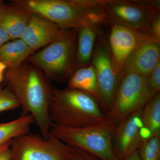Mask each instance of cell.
Here are the masks:
<instances>
[{
	"instance_id": "1",
	"label": "cell",
	"mask_w": 160,
	"mask_h": 160,
	"mask_svg": "<svg viewBox=\"0 0 160 160\" xmlns=\"http://www.w3.org/2000/svg\"><path fill=\"white\" fill-rule=\"evenodd\" d=\"M3 82L20 102L22 114L33 117L41 135L47 140L52 124L49 115L52 87L42 70L25 61L16 68L4 73Z\"/></svg>"
},
{
	"instance_id": "2",
	"label": "cell",
	"mask_w": 160,
	"mask_h": 160,
	"mask_svg": "<svg viewBox=\"0 0 160 160\" xmlns=\"http://www.w3.org/2000/svg\"><path fill=\"white\" fill-rule=\"evenodd\" d=\"M12 3L64 29L89 26L102 29L109 19L99 0H13Z\"/></svg>"
},
{
	"instance_id": "3",
	"label": "cell",
	"mask_w": 160,
	"mask_h": 160,
	"mask_svg": "<svg viewBox=\"0 0 160 160\" xmlns=\"http://www.w3.org/2000/svg\"><path fill=\"white\" fill-rule=\"evenodd\" d=\"M49 115L51 123L71 127L96 126L108 121L97 100L87 92L52 87Z\"/></svg>"
},
{
	"instance_id": "4",
	"label": "cell",
	"mask_w": 160,
	"mask_h": 160,
	"mask_svg": "<svg viewBox=\"0 0 160 160\" xmlns=\"http://www.w3.org/2000/svg\"><path fill=\"white\" fill-rule=\"evenodd\" d=\"M77 32L69 29L66 34L32 54L26 61L36 66L48 78L62 83L76 70Z\"/></svg>"
},
{
	"instance_id": "5",
	"label": "cell",
	"mask_w": 160,
	"mask_h": 160,
	"mask_svg": "<svg viewBox=\"0 0 160 160\" xmlns=\"http://www.w3.org/2000/svg\"><path fill=\"white\" fill-rule=\"evenodd\" d=\"M116 127L108 121L96 126L71 128L52 123L50 133L56 138L102 160H118L112 139Z\"/></svg>"
},
{
	"instance_id": "6",
	"label": "cell",
	"mask_w": 160,
	"mask_h": 160,
	"mask_svg": "<svg viewBox=\"0 0 160 160\" xmlns=\"http://www.w3.org/2000/svg\"><path fill=\"white\" fill-rule=\"evenodd\" d=\"M155 95L152 91L147 77L132 73L125 75L106 115L108 121L118 126L132 114L144 109Z\"/></svg>"
},
{
	"instance_id": "7",
	"label": "cell",
	"mask_w": 160,
	"mask_h": 160,
	"mask_svg": "<svg viewBox=\"0 0 160 160\" xmlns=\"http://www.w3.org/2000/svg\"><path fill=\"white\" fill-rule=\"evenodd\" d=\"M99 5L107 15L109 24L147 34L152 20L160 12V1L99 0Z\"/></svg>"
},
{
	"instance_id": "8",
	"label": "cell",
	"mask_w": 160,
	"mask_h": 160,
	"mask_svg": "<svg viewBox=\"0 0 160 160\" xmlns=\"http://www.w3.org/2000/svg\"><path fill=\"white\" fill-rule=\"evenodd\" d=\"M96 41L91 64L96 74L99 95L98 104L107 114L112 106L122 78L112 68L110 49L104 35L98 36Z\"/></svg>"
},
{
	"instance_id": "9",
	"label": "cell",
	"mask_w": 160,
	"mask_h": 160,
	"mask_svg": "<svg viewBox=\"0 0 160 160\" xmlns=\"http://www.w3.org/2000/svg\"><path fill=\"white\" fill-rule=\"evenodd\" d=\"M10 160H64L50 133L47 140L38 134L26 133L12 140Z\"/></svg>"
},
{
	"instance_id": "10",
	"label": "cell",
	"mask_w": 160,
	"mask_h": 160,
	"mask_svg": "<svg viewBox=\"0 0 160 160\" xmlns=\"http://www.w3.org/2000/svg\"><path fill=\"white\" fill-rule=\"evenodd\" d=\"M109 25L111 30L108 45L112 65L116 73L122 78L124 63L129 55L143 44L154 41L147 33L116 24Z\"/></svg>"
},
{
	"instance_id": "11",
	"label": "cell",
	"mask_w": 160,
	"mask_h": 160,
	"mask_svg": "<svg viewBox=\"0 0 160 160\" xmlns=\"http://www.w3.org/2000/svg\"><path fill=\"white\" fill-rule=\"evenodd\" d=\"M143 109L132 114L116 127L112 139V148L118 160H124L138 149L143 140Z\"/></svg>"
},
{
	"instance_id": "12",
	"label": "cell",
	"mask_w": 160,
	"mask_h": 160,
	"mask_svg": "<svg viewBox=\"0 0 160 160\" xmlns=\"http://www.w3.org/2000/svg\"><path fill=\"white\" fill-rule=\"evenodd\" d=\"M68 30L48 20L32 14L21 39L35 51L62 37Z\"/></svg>"
},
{
	"instance_id": "13",
	"label": "cell",
	"mask_w": 160,
	"mask_h": 160,
	"mask_svg": "<svg viewBox=\"0 0 160 160\" xmlns=\"http://www.w3.org/2000/svg\"><path fill=\"white\" fill-rule=\"evenodd\" d=\"M160 62V43L150 41L139 46L129 55L123 66L122 78L132 73L148 77Z\"/></svg>"
},
{
	"instance_id": "14",
	"label": "cell",
	"mask_w": 160,
	"mask_h": 160,
	"mask_svg": "<svg viewBox=\"0 0 160 160\" xmlns=\"http://www.w3.org/2000/svg\"><path fill=\"white\" fill-rule=\"evenodd\" d=\"M76 29L77 32V70L91 64L95 42L98 36L102 35L103 33L102 30L87 25L80 26Z\"/></svg>"
},
{
	"instance_id": "15",
	"label": "cell",
	"mask_w": 160,
	"mask_h": 160,
	"mask_svg": "<svg viewBox=\"0 0 160 160\" xmlns=\"http://www.w3.org/2000/svg\"><path fill=\"white\" fill-rule=\"evenodd\" d=\"M32 14L14 4L7 6V10L0 27L9 35L10 40L21 38L25 32Z\"/></svg>"
},
{
	"instance_id": "16",
	"label": "cell",
	"mask_w": 160,
	"mask_h": 160,
	"mask_svg": "<svg viewBox=\"0 0 160 160\" xmlns=\"http://www.w3.org/2000/svg\"><path fill=\"white\" fill-rule=\"evenodd\" d=\"M34 52L21 38L9 41L0 47V62L8 69L17 68Z\"/></svg>"
},
{
	"instance_id": "17",
	"label": "cell",
	"mask_w": 160,
	"mask_h": 160,
	"mask_svg": "<svg viewBox=\"0 0 160 160\" xmlns=\"http://www.w3.org/2000/svg\"><path fill=\"white\" fill-rule=\"evenodd\" d=\"M68 87L82 90L91 95L98 103L99 100L96 74L92 64L77 69L69 78Z\"/></svg>"
},
{
	"instance_id": "18",
	"label": "cell",
	"mask_w": 160,
	"mask_h": 160,
	"mask_svg": "<svg viewBox=\"0 0 160 160\" xmlns=\"http://www.w3.org/2000/svg\"><path fill=\"white\" fill-rule=\"evenodd\" d=\"M143 140L160 135V92L149 101L143 109L142 114Z\"/></svg>"
},
{
	"instance_id": "19",
	"label": "cell",
	"mask_w": 160,
	"mask_h": 160,
	"mask_svg": "<svg viewBox=\"0 0 160 160\" xmlns=\"http://www.w3.org/2000/svg\"><path fill=\"white\" fill-rule=\"evenodd\" d=\"M33 123L34 118L30 114H22L13 121L0 123V146L14 138L29 132Z\"/></svg>"
},
{
	"instance_id": "20",
	"label": "cell",
	"mask_w": 160,
	"mask_h": 160,
	"mask_svg": "<svg viewBox=\"0 0 160 160\" xmlns=\"http://www.w3.org/2000/svg\"><path fill=\"white\" fill-rule=\"evenodd\" d=\"M138 151L142 160H160V135L142 140Z\"/></svg>"
},
{
	"instance_id": "21",
	"label": "cell",
	"mask_w": 160,
	"mask_h": 160,
	"mask_svg": "<svg viewBox=\"0 0 160 160\" xmlns=\"http://www.w3.org/2000/svg\"><path fill=\"white\" fill-rule=\"evenodd\" d=\"M53 137L55 142L61 150L64 160H102L91 153L65 144Z\"/></svg>"
},
{
	"instance_id": "22",
	"label": "cell",
	"mask_w": 160,
	"mask_h": 160,
	"mask_svg": "<svg viewBox=\"0 0 160 160\" xmlns=\"http://www.w3.org/2000/svg\"><path fill=\"white\" fill-rule=\"evenodd\" d=\"M21 107L20 102L9 87L0 88V112Z\"/></svg>"
},
{
	"instance_id": "23",
	"label": "cell",
	"mask_w": 160,
	"mask_h": 160,
	"mask_svg": "<svg viewBox=\"0 0 160 160\" xmlns=\"http://www.w3.org/2000/svg\"><path fill=\"white\" fill-rule=\"evenodd\" d=\"M147 78L152 91L156 94L159 92L160 89V62L152 70Z\"/></svg>"
},
{
	"instance_id": "24",
	"label": "cell",
	"mask_w": 160,
	"mask_h": 160,
	"mask_svg": "<svg viewBox=\"0 0 160 160\" xmlns=\"http://www.w3.org/2000/svg\"><path fill=\"white\" fill-rule=\"evenodd\" d=\"M148 34L154 41L160 43V12L156 14L152 20Z\"/></svg>"
},
{
	"instance_id": "25",
	"label": "cell",
	"mask_w": 160,
	"mask_h": 160,
	"mask_svg": "<svg viewBox=\"0 0 160 160\" xmlns=\"http://www.w3.org/2000/svg\"><path fill=\"white\" fill-rule=\"evenodd\" d=\"M12 140L0 146V160H10Z\"/></svg>"
},
{
	"instance_id": "26",
	"label": "cell",
	"mask_w": 160,
	"mask_h": 160,
	"mask_svg": "<svg viewBox=\"0 0 160 160\" xmlns=\"http://www.w3.org/2000/svg\"><path fill=\"white\" fill-rule=\"evenodd\" d=\"M10 40H11L6 31L0 27V47Z\"/></svg>"
},
{
	"instance_id": "27",
	"label": "cell",
	"mask_w": 160,
	"mask_h": 160,
	"mask_svg": "<svg viewBox=\"0 0 160 160\" xmlns=\"http://www.w3.org/2000/svg\"><path fill=\"white\" fill-rule=\"evenodd\" d=\"M7 68H8V67L7 65L0 62V84L3 82L4 73Z\"/></svg>"
},
{
	"instance_id": "28",
	"label": "cell",
	"mask_w": 160,
	"mask_h": 160,
	"mask_svg": "<svg viewBox=\"0 0 160 160\" xmlns=\"http://www.w3.org/2000/svg\"><path fill=\"white\" fill-rule=\"evenodd\" d=\"M7 8V5H5L3 2H0V24L2 22L4 16L6 14Z\"/></svg>"
},
{
	"instance_id": "29",
	"label": "cell",
	"mask_w": 160,
	"mask_h": 160,
	"mask_svg": "<svg viewBox=\"0 0 160 160\" xmlns=\"http://www.w3.org/2000/svg\"><path fill=\"white\" fill-rule=\"evenodd\" d=\"M123 160H142L139 155L138 152V150L134 152L132 154L129 155V157L126 158Z\"/></svg>"
}]
</instances>
